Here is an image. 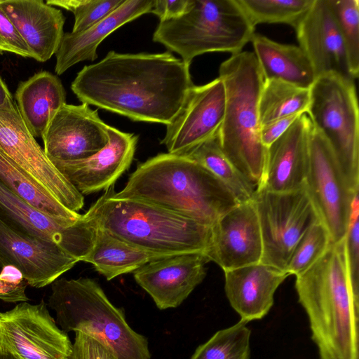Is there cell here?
Wrapping results in <instances>:
<instances>
[{
	"label": "cell",
	"instance_id": "cell-1",
	"mask_svg": "<svg viewBox=\"0 0 359 359\" xmlns=\"http://www.w3.org/2000/svg\"><path fill=\"white\" fill-rule=\"evenodd\" d=\"M193 86L189 66L170 52L109 51L100 62L84 66L71 88L83 104L168 126Z\"/></svg>",
	"mask_w": 359,
	"mask_h": 359
},
{
	"label": "cell",
	"instance_id": "cell-2",
	"mask_svg": "<svg viewBox=\"0 0 359 359\" xmlns=\"http://www.w3.org/2000/svg\"><path fill=\"white\" fill-rule=\"evenodd\" d=\"M299 302L309 319L320 359H358L359 298L352 288L345 237L296 276Z\"/></svg>",
	"mask_w": 359,
	"mask_h": 359
},
{
	"label": "cell",
	"instance_id": "cell-3",
	"mask_svg": "<svg viewBox=\"0 0 359 359\" xmlns=\"http://www.w3.org/2000/svg\"><path fill=\"white\" fill-rule=\"evenodd\" d=\"M112 196L147 203L212 226L239 203L212 173L180 155L159 154L138 165Z\"/></svg>",
	"mask_w": 359,
	"mask_h": 359
},
{
	"label": "cell",
	"instance_id": "cell-4",
	"mask_svg": "<svg viewBox=\"0 0 359 359\" xmlns=\"http://www.w3.org/2000/svg\"><path fill=\"white\" fill-rule=\"evenodd\" d=\"M113 189L105 190L83 215L97 228L154 252L206 254L212 226L147 203L115 198Z\"/></svg>",
	"mask_w": 359,
	"mask_h": 359
},
{
	"label": "cell",
	"instance_id": "cell-5",
	"mask_svg": "<svg viewBox=\"0 0 359 359\" xmlns=\"http://www.w3.org/2000/svg\"><path fill=\"white\" fill-rule=\"evenodd\" d=\"M219 77L226 97L224 119L217 134L219 147L257 189L262 178L266 148L261 141L258 109L264 79L255 54L241 51L231 55L220 65Z\"/></svg>",
	"mask_w": 359,
	"mask_h": 359
},
{
	"label": "cell",
	"instance_id": "cell-6",
	"mask_svg": "<svg viewBox=\"0 0 359 359\" xmlns=\"http://www.w3.org/2000/svg\"><path fill=\"white\" fill-rule=\"evenodd\" d=\"M48 305L65 332L94 336L111 347L117 359L151 358L147 339L130 327L123 311L111 303L94 280H55Z\"/></svg>",
	"mask_w": 359,
	"mask_h": 359
},
{
	"label": "cell",
	"instance_id": "cell-7",
	"mask_svg": "<svg viewBox=\"0 0 359 359\" xmlns=\"http://www.w3.org/2000/svg\"><path fill=\"white\" fill-rule=\"evenodd\" d=\"M254 34L255 27L236 0H190L183 15L159 22L153 40L190 66L206 53L241 52Z\"/></svg>",
	"mask_w": 359,
	"mask_h": 359
},
{
	"label": "cell",
	"instance_id": "cell-8",
	"mask_svg": "<svg viewBox=\"0 0 359 359\" xmlns=\"http://www.w3.org/2000/svg\"><path fill=\"white\" fill-rule=\"evenodd\" d=\"M306 114L330 146L348 187L359 188V110L354 80L337 73L318 76Z\"/></svg>",
	"mask_w": 359,
	"mask_h": 359
},
{
	"label": "cell",
	"instance_id": "cell-9",
	"mask_svg": "<svg viewBox=\"0 0 359 359\" xmlns=\"http://www.w3.org/2000/svg\"><path fill=\"white\" fill-rule=\"evenodd\" d=\"M252 201L262 241L261 262L286 271L298 241L319 219L306 191L304 187L287 193L259 189Z\"/></svg>",
	"mask_w": 359,
	"mask_h": 359
},
{
	"label": "cell",
	"instance_id": "cell-10",
	"mask_svg": "<svg viewBox=\"0 0 359 359\" xmlns=\"http://www.w3.org/2000/svg\"><path fill=\"white\" fill-rule=\"evenodd\" d=\"M312 124V123H311ZM304 188L332 241L344 238L353 196L336 157L321 133L311 126Z\"/></svg>",
	"mask_w": 359,
	"mask_h": 359
},
{
	"label": "cell",
	"instance_id": "cell-11",
	"mask_svg": "<svg viewBox=\"0 0 359 359\" xmlns=\"http://www.w3.org/2000/svg\"><path fill=\"white\" fill-rule=\"evenodd\" d=\"M0 151L65 207L76 212L83 207V195L46 156L13 98L0 107Z\"/></svg>",
	"mask_w": 359,
	"mask_h": 359
},
{
	"label": "cell",
	"instance_id": "cell-12",
	"mask_svg": "<svg viewBox=\"0 0 359 359\" xmlns=\"http://www.w3.org/2000/svg\"><path fill=\"white\" fill-rule=\"evenodd\" d=\"M0 342L20 359H69L72 351L43 300L0 312Z\"/></svg>",
	"mask_w": 359,
	"mask_h": 359
},
{
	"label": "cell",
	"instance_id": "cell-13",
	"mask_svg": "<svg viewBox=\"0 0 359 359\" xmlns=\"http://www.w3.org/2000/svg\"><path fill=\"white\" fill-rule=\"evenodd\" d=\"M0 219L27 236L57 244L79 261L90 252L97 233L83 215L76 222L54 218L21 200L1 181Z\"/></svg>",
	"mask_w": 359,
	"mask_h": 359
},
{
	"label": "cell",
	"instance_id": "cell-14",
	"mask_svg": "<svg viewBox=\"0 0 359 359\" xmlns=\"http://www.w3.org/2000/svg\"><path fill=\"white\" fill-rule=\"evenodd\" d=\"M225 89L219 77L193 86L173 121L166 126L161 144L169 154L184 156L217 135L225 110Z\"/></svg>",
	"mask_w": 359,
	"mask_h": 359
},
{
	"label": "cell",
	"instance_id": "cell-15",
	"mask_svg": "<svg viewBox=\"0 0 359 359\" xmlns=\"http://www.w3.org/2000/svg\"><path fill=\"white\" fill-rule=\"evenodd\" d=\"M109 127L89 105L66 103L42 137L43 151L51 162L88 158L109 143Z\"/></svg>",
	"mask_w": 359,
	"mask_h": 359
},
{
	"label": "cell",
	"instance_id": "cell-16",
	"mask_svg": "<svg viewBox=\"0 0 359 359\" xmlns=\"http://www.w3.org/2000/svg\"><path fill=\"white\" fill-rule=\"evenodd\" d=\"M78 262L57 244L27 236L0 219V267H16L32 287L51 284Z\"/></svg>",
	"mask_w": 359,
	"mask_h": 359
},
{
	"label": "cell",
	"instance_id": "cell-17",
	"mask_svg": "<svg viewBox=\"0 0 359 359\" xmlns=\"http://www.w3.org/2000/svg\"><path fill=\"white\" fill-rule=\"evenodd\" d=\"M210 261L202 252L173 255L147 263L133 276L160 310L177 308L203 280Z\"/></svg>",
	"mask_w": 359,
	"mask_h": 359
},
{
	"label": "cell",
	"instance_id": "cell-18",
	"mask_svg": "<svg viewBox=\"0 0 359 359\" xmlns=\"http://www.w3.org/2000/svg\"><path fill=\"white\" fill-rule=\"evenodd\" d=\"M205 255L224 271L261 262L262 241L253 201L237 204L217 220Z\"/></svg>",
	"mask_w": 359,
	"mask_h": 359
},
{
	"label": "cell",
	"instance_id": "cell-19",
	"mask_svg": "<svg viewBox=\"0 0 359 359\" xmlns=\"http://www.w3.org/2000/svg\"><path fill=\"white\" fill-rule=\"evenodd\" d=\"M108 132L109 143L93 156L79 161H52L82 195L114 185L133 161L138 137L110 126Z\"/></svg>",
	"mask_w": 359,
	"mask_h": 359
},
{
	"label": "cell",
	"instance_id": "cell-20",
	"mask_svg": "<svg viewBox=\"0 0 359 359\" xmlns=\"http://www.w3.org/2000/svg\"><path fill=\"white\" fill-rule=\"evenodd\" d=\"M311 122L306 114L266 148L264 172L256 189L287 193L304 187Z\"/></svg>",
	"mask_w": 359,
	"mask_h": 359
},
{
	"label": "cell",
	"instance_id": "cell-21",
	"mask_svg": "<svg viewBox=\"0 0 359 359\" xmlns=\"http://www.w3.org/2000/svg\"><path fill=\"white\" fill-rule=\"evenodd\" d=\"M294 29L299 46L309 60L316 78L337 73L353 79L344 43L327 0H314Z\"/></svg>",
	"mask_w": 359,
	"mask_h": 359
},
{
	"label": "cell",
	"instance_id": "cell-22",
	"mask_svg": "<svg viewBox=\"0 0 359 359\" xmlns=\"http://www.w3.org/2000/svg\"><path fill=\"white\" fill-rule=\"evenodd\" d=\"M225 292L242 321L261 319L273 304L278 287L289 276L286 271L258 262L224 271Z\"/></svg>",
	"mask_w": 359,
	"mask_h": 359
},
{
	"label": "cell",
	"instance_id": "cell-23",
	"mask_svg": "<svg viewBox=\"0 0 359 359\" xmlns=\"http://www.w3.org/2000/svg\"><path fill=\"white\" fill-rule=\"evenodd\" d=\"M16 30L39 62L48 60L57 51L64 35L62 11L42 0H0Z\"/></svg>",
	"mask_w": 359,
	"mask_h": 359
},
{
	"label": "cell",
	"instance_id": "cell-24",
	"mask_svg": "<svg viewBox=\"0 0 359 359\" xmlns=\"http://www.w3.org/2000/svg\"><path fill=\"white\" fill-rule=\"evenodd\" d=\"M154 2V0H125L111 14L87 29L65 33L55 53V73L61 75L80 62L94 61L97 57V47L107 36L124 24L151 13Z\"/></svg>",
	"mask_w": 359,
	"mask_h": 359
},
{
	"label": "cell",
	"instance_id": "cell-25",
	"mask_svg": "<svg viewBox=\"0 0 359 359\" xmlns=\"http://www.w3.org/2000/svg\"><path fill=\"white\" fill-rule=\"evenodd\" d=\"M15 96L19 112L34 137H43L54 116L66 104L61 81L47 71L21 82Z\"/></svg>",
	"mask_w": 359,
	"mask_h": 359
},
{
	"label": "cell",
	"instance_id": "cell-26",
	"mask_svg": "<svg viewBox=\"0 0 359 359\" xmlns=\"http://www.w3.org/2000/svg\"><path fill=\"white\" fill-rule=\"evenodd\" d=\"M251 42L264 80H278L304 88L311 87L316 76L299 46L280 43L255 33Z\"/></svg>",
	"mask_w": 359,
	"mask_h": 359
},
{
	"label": "cell",
	"instance_id": "cell-27",
	"mask_svg": "<svg viewBox=\"0 0 359 359\" xmlns=\"http://www.w3.org/2000/svg\"><path fill=\"white\" fill-rule=\"evenodd\" d=\"M171 255L147 250L97 228L93 246L82 261L92 264L97 272L110 280L133 273L148 262Z\"/></svg>",
	"mask_w": 359,
	"mask_h": 359
},
{
	"label": "cell",
	"instance_id": "cell-28",
	"mask_svg": "<svg viewBox=\"0 0 359 359\" xmlns=\"http://www.w3.org/2000/svg\"><path fill=\"white\" fill-rule=\"evenodd\" d=\"M0 181L33 208L60 220L76 222L82 215L65 207L0 151Z\"/></svg>",
	"mask_w": 359,
	"mask_h": 359
},
{
	"label": "cell",
	"instance_id": "cell-29",
	"mask_svg": "<svg viewBox=\"0 0 359 359\" xmlns=\"http://www.w3.org/2000/svg\"><path fill=\"white\" fill-rule=\"evenodd\" d=\"M310 98V88L278 80H264L258 104L261 126L291 115L306 114Z\"/></svg>",
	"mask_w": 359,
	"mask_h": 359
},
{
	"label": "cell",
	"instance_id": "cell-30",
	"mask_svg": "<svg viewBox=\"0 0 359 359\" xmlns=\"http://www.w3.org/2000/svg\"><path fill=\"white\" fill-rule=\"evenodd\" d=\"M184 156L212 173L230 190L239 203L253 200L256 188L224 154L217 135L198 145Z\"/></svg>",
	"mask_w": 359,
	"mask_h": 359
},
{
	"label": "cell",
	"instance_id": "cell-31",
	"mask_svg": "<svg viewBox=\"0 0 359 359\" xmlns=\"http://www.w3.org/2000/svg\"><path fill=\"white\" fill-rule=\"evenodd\" d=\"M236 1L255 27L262 23H283L294 29L314 2V0Z\"/></svg>",
	"mask_w": 359,
	"mask_h": 359
},
{
	"label": "cell",
	"instance_id": "cell-32",
	"mask_svg": "<svg viewBox=\"0 0 359 359\" xmlns=\"http://www.w3.org/2000/svg\"><path fill=\"white\" fill-rule=\"evenodd\" d=\"M246 322L217 332L190 359H249L250 330Z\"/></svg>",
	"mask_w": 359,
	"mask_h": 359
},
{
	"label": "cell",
	"instance_id": "cell-33",
	"mask_svg": "<svg viewBox=\"0 0 359 359\" xmlns=\"http://www.w3.org/2000/svg\"><path fill=\"white\" fill-rule=\"evenodd\" d=\"M346 48L353 79L359 74V1L327 0Z\"/></svg>",
	"mask_w": 359,
	"mask_h": 359
},
{
	"label": "cell",
	"instance_id": "cell-34",
	"mask_svg": "<svg viewBox=\"0 0 359 359\" xmlns=\"http://www.w3.org/2000/svg\"><path fill=\"white\" fill-rule=\"evenodd\" d=\"M332 242L327 229L318 219L298 241L287 264L286 272L296 276L304 273L323 255Z\"/></svg>",
	"mask_w": 359,
	"mask_h": 359
},
{
	"label": "cell",
	"instance_id": "cell-35",
	"mask_svg": "<svg viewBox=\"0 0 359 359\" xmlns=\"http://www.w3.org/2000/svg\"><path fill=\"white\" fill-rule=\"evenodd\" d=\"M125 0H47L46 4L71 11L74 15L72 33L83 32L105 18Z\"/></svg>",
	"mask_w": 359,
	"mask_h": 359
},
{
	"label": "cell",
	"instance_id": "cell-36",
	"mask_svg": "<svg viewBox=\"0 0 359 359\" xmlns=\"http://www.w3.org/2000/svg\"><path fill=\"white\" fill-rule=\"evenodd\" d=\"M358 192L353 196L345 235L346 253L350 280L355 297H359V203Z\"/></svg>",
	"mask_w": 359,
	"mask_h": 359
},
{
	"label": "cell",
	"instance_id": "cell-37",
	"mask_svg": "<svg viewBox=\"0 0 359 359\" xmlns=\"http://www.w3.org/2000/svg\"><path fill=\"white\" fill-rule=\"evenodd\" d=\"M69 359H117V357L113 349L99 339L78 331L75 332Z\"/></svg>",
	"mask_w": 359,
	"mask_h": 359
},
{
	"label": "cell",
	"instance_id": "cell-38",
	"mask_svg": "<svg viewBox=\"0 0 359 359\" xmlns=\"http://www.w3.org/2000/svg\"><path fill=\"white\" fill-rule=\"evenodd\" d=\"M27 285L18 269L11 265L4 266L0 272V299L7 303L27 302Z\"/></svg>",
	"mask_w": 359,
	"mask_h": 359
},
{
	"label": "cell",
	"instance_id": "cell-39",
	"mask_svg": "<svg viewBox=\"0 0 359 359\" xmlns=\"http://www.w3.org/2000/svg\"><path fill=\"white\" fill-rule=\"evenodd\" d=\"M8 52L34 58L31 50L20 36L6 13L0 7V53Z\"/></svg>",
	"mask_w": 359,
	"mask_h": 359
},
{
	"label": "cell",
	"instance_id": "cell-40",
	"mask_svg": "<svg viewBox=\"0 0 359 359\" xmlns=\"http://www.w3.org/2000/svg\"><path fill=\"white\" fill-rule=\"evenodd\" d=\"M300 115H291L261 126L260 137L263 145L266 148L270 146Z\"/></svg>",
	"mask_w": 359,
	"mask_h": 359
},
{
	"label": "cell",
	"instance_id": "cell-41",
	"mask_svg": "<svg viewBox=\"0 0 359 359\" xmlns=\"http://www.w3.org/2000/svg\"><path fill=\"white\" fill-rule=\"evenodd\" d=\"M190 0H154L151 13L156 15L161 21L177 18L183 15Z\"/></svg>",
	"mask_w": 359,
	"mask_h": 359
},
{
	"label": "cell",
	"instance_id": "cell-42",
	"mask_svg": "<svg viewBox=\"0 0 359 359\" xmlns=\"http://www.w3.org/2000/svg\"><path fill=\"white\" fill-rule=\"evenodd\" d=\"M11 98H13V96L6 83L0 77V107L3 106Z\"/></svg>",
	"mask_w": 359,
	"mask_h": 359
},
{
	"label": "cell",
	"instance_id": "cell-43",
	"mask_svg": "<svg viewBox=\"0 0 359 359\" xmlns=\"http://www.w3.org/2000/svg\"><path fill=\"white\" fill-rule=\"evenodd\" d=\"M0 359H20L0 342Z\"/></svg>",
	"mask_w": 359,
	"mask_h": 359
}]
</instances>
